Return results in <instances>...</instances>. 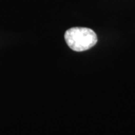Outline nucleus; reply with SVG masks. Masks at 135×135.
Wrapping results in <instances>:
<instances>
[{"label": "nucleus", "instance_id": "1", "mask_svg": "<svg viewBox=\"0 0 135 135\" xmlns=\"http://www.w3.org/2000/svg\"><path fill=\"white\" fill-rule=\"evenodd\" d=\"M65 41L74 51L82 52L93 47L98 41L95 32L86 27H73L65 33Z\"/></svg>", "mask_w": 135, "mask_h": 135}]
</instances>
